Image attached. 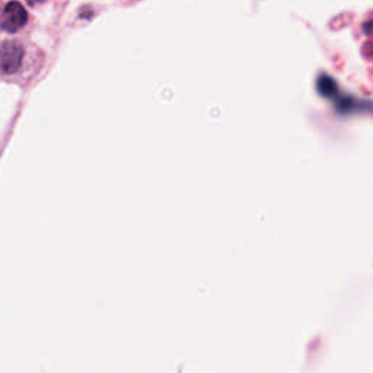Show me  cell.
Here are the masks:
<instances>
[{
    "mask_svg": "<svg viewBox=\"0 0 373 373\" xmlns=\"http://www.w3.org/2000/svg\"><path fill=\"white\" fill-rule=\"evenodd\" d=\"M36 61L28 60V52L18 40L0 43V78L6 82L25 85L35 74Z\"/></svg>",
    "mask_w": 373,
    "mask_h": 373,
    "instance_id": "obj_1",
    "label": "cell"
},
{
    "mask_svg": "<svg viewBox=\"0 0 373 373\" xmlns=\"http://www.w3.org/2000/svg\"><path fill=\"white\" fill-rule=\"evenodd\" d=\"M35 2H43V0H35Z\"/></svg>",
    "mask_w": 373,
    "mask_h": 373,
    "instance_id": "obj_3",
    "label": "cell"
},
{
    "mask_svg": "<svg viewBox=\"0 0 373 373\" xmlns=\"http://www.w3.org/2000/svg\"><path fill=\"white\" fill-rule=\"evenodd\" d=\"M28 22V14L19 2H9L0 17V30L15 34Z\"/></svg>",
    "mask_w": 373,
    "mask_h": 373,
    "instance_id": "obj_2",
    "label": "cell"
}]
</instances>
